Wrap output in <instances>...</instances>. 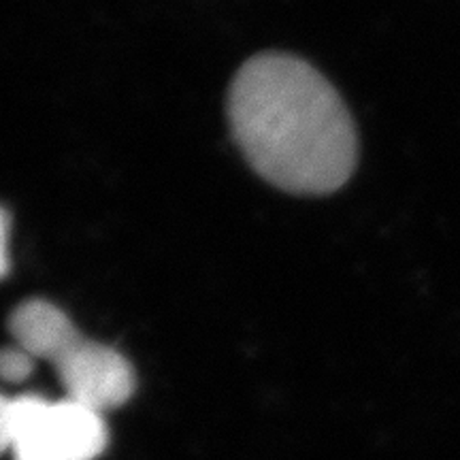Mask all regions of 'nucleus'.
<instances>
[{
  "label": "nucleus",
  "instance_id": "1",
  "mask_svg": "<svg viewBox=\"0 0 460 460\" xmlns=\"http://www.w3.org/2000/svg\"><path fill=\"white\" fill-rule=\"evenodd\" d=\"M228 119L252 169L284 192L331 194L356 169L352 115L301 58L261 54L247 60L230 84Z\"/></svg>",
  "mask_w": 460,
  "mask_h": 460
},
{
  "label": "nucleus",
  "instance_id": "2",
  "mask_svg": "<svg viewBox=\"0 0 460 460\" xmlns=\"http://www.w3.org/2000/svg\"><path fill=\"white\" fill-rule=\"evenodd\" d=\"M109 430L101 411L71 399L13 396L11 454L15 460H96L107 450Z\"/></svg>",
  "mask_w": 460,
  "mask_h": 460
},
{
  "label": "nucleus",
  "instance_id": "3",
  "mask_svg": "<svg viewBox=\"0 0 460 460\" xmlns=\"http://www.w3.org/2000/svg\"><path fill=\"white\" fill-rule=\"evenodd\" d=\"M58 373L65 396L105 413L135 393V371L118 349L85 339L71 318H62L39 349Z\"/></svg>",
  "mask_w": 460,
  "mask_h": 460
},
{
  "label": "nucleus",
  "instance_id": "4",
  "mask_svg": "<svg viewBox=\"0 0 460 460\" xmlns=\"http://www.w3.org/2000/svg\"><path fill=\"white\" fill-rule=\"evenodd\" d=\"M34 369V358L20 345L0 349V379L9 384L24 382Z\"/></svg>",
  "mask_w": 460,
  "mask_h": 460
},
{
  "label": "nucleus",
  "instance_id": "5",
  "mask_svg": "<svg viewBox=\"0 0 460 460\" xmlns=\"http://www.w3.org/2000/svg\"><path fill=\"white\" fill-rule=\"evenodd\" d=\"M11 413H13V399L0 394V454L11 450Z\"/></svg>",
  "mask_w": 460,
  "mask_h": 460
},
{
  "label": "nucleus",
  "instance_id": "6",
  "mask_svg": "<svg viewBox=\"0 0 460 460\" xmlns=\"http://www.w3.org/2000/svg\"><path fill=\"white\" fill-rule=\"evenodd\" d=\"M9 233H11V217L7 211L0 207V279L7 278L11 258H9Z\"/></svg>",
  "mask_w": 460,
  "mask_h": 460
}]
</instances>
